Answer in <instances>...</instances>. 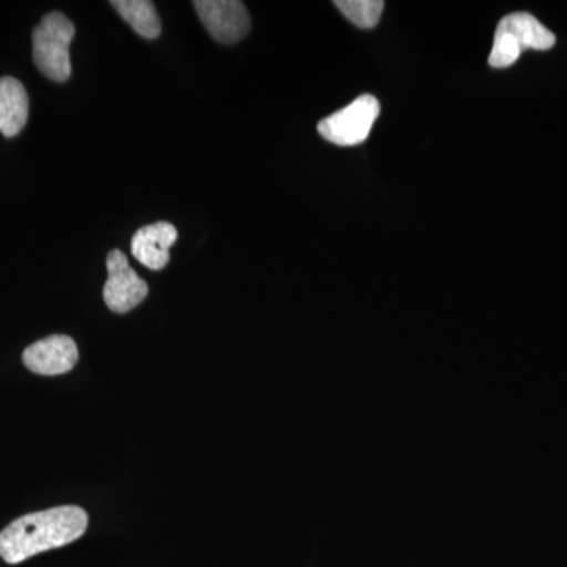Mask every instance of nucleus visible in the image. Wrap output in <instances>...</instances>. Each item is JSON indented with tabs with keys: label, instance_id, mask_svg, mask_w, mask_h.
Here are the masks:
<instances>
[{
	"label": "nucleus",
	"instance_id": "nucleus-8",
	"mask_svg": "<svg viewBox=\"0 0 567 567\" xmlns=\"http://www.w3.org/2000/svg\"><path fill=\"white\" fill-rule=\"evenodd\" d=\"M178 233L174 224L159 221L142 227L134 234L132 254L137 262L153 271L163 270L169 264V249L177 241Z\"/></svg>",
	"mask_w": 567,
	"mask_h": 567
},
{
	"label": "nucleus",
	"instance_id": "nucleus-3",
	"mask_svg": "<svg viewBox=\"0 0 567 567\" xmlns=\"http://www.w3.org/2000/svg\"><path fill=\"white\" fill-rule=\"evenodd\" d=\"M74 33L73 22L61 11L48 13L33 29V62L51 81L65 82L71 76L70 44Z\"/></svg>",
	"mask_w": 567,
	"mask_h": 567
},
{
	"label": "nucleus",
	"instance_id": "nucleus-10",
	"mask_svg": "<svg viewBox=\"0 0 567 567\" xmlns=\"http://www.w3.org/2000/svg\"><path fill=\"white\" fill-rule=\"evenodd\" d=\"M111 6L132 25L137 35L147 40L158 39L162 33V21L156 13L155 3L148 0H114Z\"/></svg>",
	"mask_w": 567,
	"mask_h": 567
},
{
	"label": "nucleus",
	"instance_id": "nucleus-2",
	"mask_svg": "<svg viewBox=\"0 0 567 567\" xmlns=\"http://www.w3.org/2000/svg\"><path fill=\"white\" fill-rule=\"evenodd\" d=\"M557 37L533 14H507L496 28L494 48L488 55L492 69L514 65L525 50L546 51L554 48Z\"/></svg>",
	"mask_w": 567,
	"mask_h": 567
},
{
	"label": "nucleus",
	"instance_id": "nucleus-4",
	"mask_svg": "<svg viewBox=\"0 0 567 567\" xmlns=\"http://www.w3.org/2000/svg\"><path fill=\"white\" fill-rule=\"evenodd\" d=\"M379 115V100L372 95H361L349 106L320 121L317 132L331 144L353 147L368 140Z\"/></svg>",
	"mask_w": 567,
	"mask_h": 567
},
{
	"label": "nucleus",
	"instance_id": "nucleus-11",
	"mask_svg": "<svg viewBox=\"0 0 567 567\" xmlns=\"http://www.w3.org/2000/svg\"><path fill=\"white\" fill-rule=\"evenodd\" d=\"M334 6L360 29H374L385 9L383 0H336Z\"/></svg>",
	"mask_w": 567,
	"mask_h": 567
},
{
	"label": "nucleus",
	"instance_id": "nucleus-5",
	"mask_svg": "<svg viewBox=\"0 0 567 567\" xmlns=\"http://www.w3.org/2000/svg\"><path fill=\"white\" fill-rule=\"evenodd\" d=\"M107 281L104 284V303L112 312L125 315L141 305L148 295V286L130 267L128 257L121 249L107 254Z\"/></svg>",
	"mask_w": 567,
	"mask_h": 567
},
{
	"label": "nucleus",
	"instance_id": "nucleus-7",
	"mask_svg": "<svg viewBox=\"0 0 567 567\" xmlns=\"http://www.w3.org/2000/svg\"><path fill=\"white\" fill-rule=\"evenodd\" d=\"M80 360L76 342L65 334H52L29 346L22 353L25 368L39 375H62Z\"/></svg>",
	"mask_w": 567,
	"mask_h": 567
},
{
	"label": "nucleus",
	"instance_id": "nucleus-9",
	"mask_svg": "<svg viewBox=\"0 0 567 567\" xmlns=\"http://www.w3.org/2000/svg\"><path fill=\"white\" fill-rule=\"evenodd\" d=\"M29 117V95L14 78H0V133L14 137L24 128Z\"/></svg>",
	"mask_w": 567,
	"mask_h": 567
},
{
	"label": "nucleus",
	"instance_id": "nucleus-6",
	"mask_svg": "<svg viewBox=\"0 0 567 567\" xmlns=\"http://www.w3.org/2000/svg\"><path fill=\"white\" fill-rule=\"evenodd\" d=\"M193 6L204 28L219 43H237L251 29V18L240 0H196Z\"/></svg>",
	"mask_w": 567,
	"mask_h": 567
},
{
	"label": "nucleus",
	"instance_id": "nucleus-1",
	"mask_svg": "<svg viewBox=\"0 0 567 567\" xmlns=\"http://www.w3.org/2000/svg\"><path fill=\"white\" fill-rule=\"evenodd\" d=\"M87 525V513L78 506L28 514L0 533V557L9 565H20L43 551L69 546L84 535Z\"/></svg>",
	"mask_w": 567,
	"mask_h": 567
}]
</instances>
